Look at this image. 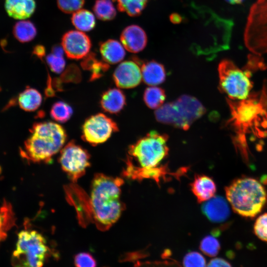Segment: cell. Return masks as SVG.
Segmentation results:
<instances>
[{"label":"cell","mask_w":267,"mask_h":267,"mask_svg":"<svg viewBox=\"0 0 267 267\" xmlns=\"http://www.w3.org/2000/svg\"><path fill=\"white\" fill-rule=\"evenodd\" d=\"M123 180L98 173L91 185L90 206L93 221L100 230L108 229L120 218L125 209L120 200Z\"/></svg>","instance_id":"obj_1"},{"label":"cell","mask_w":267,"mask_h":267,"mask_svg":"<svg viewBox=\"0 0 267 267\" xmlns=\"http://www.w3.org/2000/svg\"><path fill=\"white\" fill-rule=\"evenodd\" d=\"M30 131L31 135L20 153L23 157L35 163H49L64 146L67 138L64 129L52 122L36 123Z\"/></svg>","instance_id":"obj_2"},{"label":"cell","mask_w":267,"mask_h":267,"mask_svg":"<svg viewBox=\"0 0 267 267\" xmlns=\"http://www.w3.org/2000/svg\"><path fill=\"white\" fill-rule=\"evenodd\" d=\"M227 201L233 210L243 217L253 218L262 210L267 194L256 179L242 177L233 180L225 188Z\"/></svg>","instance_id":"obj_3"},{"label":"cell","mask_w":267,"mask_h":267,"mask_svg":"<svg viewBox=\"0 0 267 267\" xmlns=\"http://www.w3.org/2000/svg\"><path fill=\"white\" fill-rule=\"evenodd\" d=\"M231 117L227 124L231 125L238 136L252 132L259 136L267 135V113L258 101L257 96L249 97L239 102L227 100Z\"/></svg>","instance_id":"obj_4"},{"label":"cell","mask_w":267,"mask_h":267,"mask_svg":"<svg viewBox=\"0 0 267 267\" xmlns=\"http://www.w3.org/2000/svg\"><path fill=\"white\" fill-rule=\"evenodd\" d=\"M205 112V108L197 99L183 95L176 100L158 108L155 112V116L160 123L187 130Z\"/></svg>","instance_id":"obj_5"},{"label":"cell","mask_w":267,"mask_h":267,"mask_svg":"<svg viewBox=\"0 0 267 267\" xmlns=\"http://www.w3.org/2000/svg\"><path fill=\"white\" fill-rule=\"evenodd\" d=\"M48 252L46 240L42 234L34 230H23L18 234L11 263L14 266L40 267L45 263Z\"/></svg>","instance_id":"obj_6"},{"label":"cell","mask_w":267,"mask_h":267,"mask_svg":"<svg viewBox=\"0 0 267 267\" xmlns=\"http://www.w3.org/2000/svg\"><path fill=\"white\" fill-rule=\"evenodd\" d=\"M244 41L253 53L261 55L267 53V0H257L251 6Z\"/></svg>","instance_id":"obj_7"},{"label":"cell","mask_w":267,"mask_h":267,"mask_svg":"<svg viewBox=\"0 0 267 267\" xmlns=\"http://www.w3.org/2000/svg\"><path fill=\"white\" fill-rule=\"evenodd\" d=\"M168 136L151 131L129 147L128 153L141 167L157 166L168 154Z\"/></svg>","instance_id":"obj_8"},{"label":"cell","mask_w":267,"mask_h":267,"mask_svg":"<svg viewBox=\"0 0 267 267\" xmlns=\"http://www.w3.org/2000/svg\"><path fill=\"white\" fill-rule=\"evenodd\" d=\"M220 89L233 100H244L249 95L253 85L251 72L243 71L232 61L225 59L218 67Z\"/></svg>","instance_id":"obj_9"},{"label":"cell","mask_w":267,"mask_h":267,"mask_svg":"<svg viewBox=\"0 0 267 267\" xmlns=\"http://www.w3.org/2000/svg\"><path fill=\"white\" fill-rule=\"evenodd\" d=\"M60 152L59 162L62 169L70 180L76 182L85 174L90 165L89 154L73 140L63 146Z\"/></svg>","instance_id":"obj_10"},{"label":"cell","mask_w":267,"mask_h":267,"mask_svg":"<svg viewBox=\"0 0 267 267\" xmlns=\"http://www.w3.org/2000/svg\"><path fill=\"white\" fill-rule=\"evenodd\" d=\"M119 130L117 124L102 113L88 118L82 126L83 139L92 145L106 141L113 133Z\"/></svg>","instance_id":"obj_11"},{"label":"cell","mask_w":267,"mask_h":267,"mask_svg":"<svg viewBox=\"0 0 267 267\" xmlns=\"http://www.w3.org/2000/svg\"><path fill=\"white\" fill-rule=\"evenodd\" d=\"M61 44L67 56L73 59L86 56L91 45L88 36L82 31L76 30L66 32L62 38Z\"/></svg>","instance_id":"obj_12"},{"label":"cell","mask_w":267,"mask_h":267,"mask_svg":"<svg viewBox=\"0 0 267 267\" xmlns=\"http://www.w3.org/2000/svg\"><path fill=\"white\" fill-rule=\"evenodd\" d=\"M141 69L136 62L125 61L121 63L113 73V80L116 86L122 89H131L141 82Z\"/></svg>","instance_id":"obj_13"},{"label":"cell","mask_w":267,"mask_h":267,"mask_svg":"<svg viewBox=\"0 0 267 267\" xmlns=\"http://www.w3.org/2000/svg\"><path fill=\"white\" fill-rule=\"evenodd\" d=\"M203 214L213 222H222L230 215L227 201L221 196H215L205 201L201 207Z\"/></svg>","instance_id":"obj_14"},{"label":"cell","mask_w":267,"mask_h":267,"mask_svg":"<svg viewBox=\"0 0 267 267\" xmlns=\"http://www.w3.org/2000/svg\"><path fill=\"white\" fill-rule=\"evenodd\" d=\"M120 40L128 51L136 53L141 51L147 43V37L143 30L137 25L127 27L122 32Z\"/></svg>","instance_id":"obj_15"},{"label":"cell","mask_w":267,"mask_h":267,"mask_svg":"<svg viewBox=\"0 0 267 267\" xmlns=\"http://www.w3.org/2000/svg\"><path fill=\"white\" fill-rule=\"evenodd\" d=\"M126 167L123 173L126 177L133 179L141 180L143 178H152L158 183L162 177L167 172L166 166L153 167H139L135 166L128 158L126 161Z\"/></svg>","instance_id":"obj_16"},{"label":"cell","mask_w":267,"mask_h":267,"mask_svg":"<svg viewBox=\"0 0 267 267\" xmlns=\"http://www.w3.org/2000/svg\"><path fill=\"white\" fill-rule=\"evenodd\" d=\"M35 0H5L4 7L10 17L25 20L30 17L36 9Z\"/></svg>","instance_id":"obj_17"},{"label":"cell","mask_w":267,"mask_h":267,"mask_svg":"<svg viewBox=\"0 0 267 267\" xmlns=\"http://www.w3.org/2000/svg\"><path fill=\"white\" fill-rule=\"evenodd\" d=\"M191 190L198 202H205L212 198L216 191L213 180L205 175H196L190 184Z\"/></svg>","instance_id":"obj_18"},{"label":"cell","mask_w":267,"mask_h":267,"mask_svg":"<svg viewBox=\"0 0 267 267\" xmlns=\"http://www.w3.org/2000/svg\"><path fill=\"white\" fill-rule=\"evenodd\" d=\"M126 96L118 89H110L105 91L100 99V105L105 112L110 114L119 113L126 104Z\"/></svg>","instance_id":"obj_19"},{"label":"cell","mask_w":267,"mask_h":267,"mask_svg":"<svg viewBox=\"0 0 267 267\" xmlns=\"http://www.w3.org/2000/svg\"><path fill=\"white\" fill-rule=\"evenodd\" d=\"M142 79L148 85L155 86L164 82L166 78L165 68L161 64L150 61L143 63L141 66Z\"/></svg>","instance_id":"obj_20"},{"label":"cell","mask_w":267,"mask_h":267,"mask_svg":"<svg viewBox=\"0 0 267 267\" xmlns=\"http://www.w3.org/2000/svg\"><path fill=\"white\" fill-rule=\"evenodd\" d=\"M123 45L115 40H108L101 44L99 50L104 62L116 64L124 58L126 52Z\"/></svg>","instance_id":"obj_21"},{"label":"cell","mask_w":267,"mask_h":267,"mask_svg":"<svg viewBox=\"0 0 267 267\" xmlns=\"http://www.w3.org/2000/svg\"><path fill=\"white\" fill-rule=\"evenodd\" d=\"M18 104L23 110L31 112L37 110L42 102V96L35 89L27 87L18 95Z\"/></svg>","instance_id":"obj_22"},{"label":"cell","mask_w":267,"mask_h":267,"mask_svg":"<svg viewBox=\"0 0 267 267\" xmlns=\"http://www.w3.org/2000/svg\"><path fill=\"white\" fill-rule=\"evenodd\" d=\"M37 33L36 26L29 20H20L14 24L12 29L14 38L22 43L32 41Z\"/></svg>","instance_id":"obj_23"},{"label":"cell","mask_w":267,"mask_h":267,"mask_svg":"<svg viewBox=\"0 0 267 267\" xmlns=\"http://www.w3.org/2000/svg\"><path fill=\"white\" fill-rule=\"evenodd\" d=\"M71 21L77 29L82 32L90 31L95 24L94 15L86 9H80L74 12L71 17Z\"/></svg>","instance_id":"obj_24"},{"label":"cell","mask_w":267,"mask_h":267,"mask_svg":"<svg viewBox=\"0 0 267 267\" xmlns=\"http://www.w3.org/2000/svg\"><path fill=\"white\" fill-rule=\"evenodd\" d=\"M165 98L166 95L164 89L157 87L146 88L143 94L145 103L151 109H158L161 107Z\"/></svg>","instance_id":"obj_25"},{"label":"cell","mask_w":267,"mask_h":267,"mask_svg":"<svg viewBox=\"0 0 267 267\" xmlns=\"http://www.w3.org/2000/svg\"><path fill=\"white\" fill-rule=\"evenodd\" d=\"M62 46L54 45L51 52L46 57V61L50 70L55 73H60L64 69L65 61Z\"/></svg>","instance_id":"obj_26"},{"label":"cell","mask_w":267,"mask_h":267,"mask_svg":"<svg viewBox=\"0 0 267 267\" xmlns=\"http://www.w3.org/2000/svg\"><path fill=\"white\" fill-rule=\"evenodd\" d=\"M93 10L97 18L103 21L112 20L116 15V9L111 0H96Z\"/></svg>","instance_id":"obj_27"},{"label":"cell","mask_w":267,"mask_h":267,"mask_svg":"<svg viewBox=\"0 0 267 267\" xmlns=\"http://www.w3.org/2000/svg\"><path fill=\"white\" fill-rule=\"evenodd\" d=\"M14 215L9 203L5 202L0 209V242L6 237V231L13 225Z\"/></svg>","instance_id":"obj_28"},{"label":"cell","mask_w":267,"mask_h":267,"mask_svg":"<svg viewBox=\"0 0 267 267\" xmlns=\"http://www.w3.org/2000/svg\"><path fill=\"white\" fill-rule=\"evenodd\" d=\"M73 114V109L67 103L63 101L54 103L51 108L50 115L55 121L65 123L68 121Z\"/></svg>","instance_id":"obj_29"},{"label":"cell","mask_w":267,"mask_h":267,"mask_svg":"<svg viewBox=\"0 0 267 267\" xmlns=\"http://www.w3.org/2000/svg\"><path fill=\"white\" fill-rule=\"evenodd\" d=\"M117 0L119 10L126 12L131 16H135L140 14L147 2V0Z\"/></svg>","instance_id":"obj_30"},{"label":"cell","mask_w":267,"mask_h":267,"mask_svg":"<svg viewBox=\"0 0 267 267\" xmlns=\"http://www.w3.org/2000/svg\"><path fill=\"white\" fill-rule=\"evenodd\" d=\"M82 66L87 69H89L92 72L91 79L94 80L100 77L108 68V65L105 62L98 61L95 58L93 54H91L85 59L82 63Z\"/></svg>","instance_id":"obj_31"},{"label":"cell","mask_w":267,"mask_h":267,"mask_svg":"<svg viewBox=\"0 0 267 267\" xmlns=\"http://www.w3.org/2000/svg\"><path fill=\"white\" fill-rule=\"evenodd\" d=\"M200 249L205 255L215 257L219 252L220 244L215 235H208L201 240Z\"/></svg>","instance_id":"obj_32"},{"label":"cell","mask_w":267,"mask_h":267,"mask_svg":"<svg viewBox=\"0 0 267 267\" xmlns=\"http://www.w3.org/2000/svg\"><path fill=\"white\" fill-rule=\"evenodd\" d=\"M85 0H57L58 8L66 13H73L84 5Z\"/></svg>","instance_id":"obj_33"},{"label":"cell","mask_w":267,"mask_h":267,"mask_svg":"<svg viewBox=\"0 0 267 267\" xmlns=\"http://www.w3.org/2000/svg\"><path fill=\"white\" fill-rule=\"evenodd\" d=\"M254 230L259 239L267 242V213L261 215L257 219Z\"/></svg>","instance_id":"obj_34"},{"label":"cell","mask_w":267,"mask_h":267,"mask_svg":"<svg viewBox=\"0 0 267 267\" xmlns=\"http://www.w3.org/2000/svg\"><path fill=\"white\" fill-rule=\"evenodd\" d=\"M183 265L185 267H205L206 261L199 253L190 252L184 256Z\"/></svg>","instance_id":"obj_35"},{"label":"cell","mask_w":267,"mask_h":267,"mask_svg":"<svg viewBox=\"0 0 267 267\" xmlns=\"http://www.w3.org/2000/svg\"><path fill=\"white\" fill-rule=\"evenodd\" d=\"M74 264L78 267H94L96 262L93 256L89 253L82 252L77 254L74 257Z\"/></svg>","instance_id":"obj_36"},{"label":"cell","mask_w":267,"mask_h":267,"mask_svg":"<svg viewBox=\"0 0 267 267\" xmlns=\"http://www.w3.org/2000/svg\"><path fill=\"white\" fill-rule=\"evenodd\" d=\"M259 102L267 113V81L264 82L263 90L259 98Z\"/></svg>","instance_id":"obj_37"},{"label":"cell","mask_w":267,"mask_h":267,"mask_svg":"<svg viewBox=\"0 0 267 267\" xmlns=\"http://www.w3.org/2000/svg\"><path fill=\"white\" fill-rule=\"evenodd\" d=\"M208 267H230L231 265L225 260L216 258L211 260L207 265Z\"/></svg>","instance_id":"obj_38"},{"label":"cell","mask_w":267,"mask_h":267,"mask_svg":"<svg viewBox=\"0 0 267 267\" xmlns=\"http://www.w3.org/2000/svg\"><path fill=\"white\" fill-rule=\"evenodd\" d=\"M33 53L38 57L42 59L45 55L44 47L42 45H37L34 48Z\"/></svg>","instance_id":"obj_39"},{"label":"cell","mask_w":267,"mask_h":267,"mask_svg":"<svg viewBox=\"0 0 267 267\" xmlns=\"http://www.w3.org/2000/svg\"><path fill=\"white\" fill-rule=\"evenodd\" d=\"M231 4H239L243 1L244 0H225Z\"/></svg>","instance_id":"obj_40"},{"label":"cell","mask_w":267,"mask_h":267,"mask_svg":"<svg viewBox=\"0 0 267 267\" xmlns=\"http://www.w3.org/2000/svg\"></svg>","instance_id":"obj_41"},{"label":"cell","mask_w":267,"mask_h":267,"mask_svg":"<svg viewBox=\"0 0 267 267\" xmlns=\"http://www.w3.org/2000/svg\"></svg>","instance_id":"obj_42"}]
</instances>
